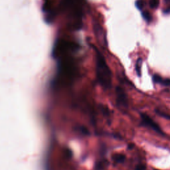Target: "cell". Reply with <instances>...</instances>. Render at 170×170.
Returning <instances> with one entry per match:
<instances>
[{
    "instance_id": "cell-1",
    "label": "cell",
    "mask_w": 170,
    "mask_h": 170,
    "mask_svg": "<svg viewBox=\"0 0 170 170\" xmlns=\"http://www.w3.org/2000/svg\"><path fill=\"white\" fill-rule=\"evenodd\" d=\"M97 73L101 85L104 88H110L112 82L111 71L99 51H97Z\"/></svg>"
},
{
    "instance_id": "cell-2",
    "label": "cell",
    "mask_w": 170,
    "mask_h": 170,
    "mask_svg": "<svg viewBox=\"0 0 170 170\" xmlns=\"http://www.w3.org/2000/svg\"><path fill=\"white\" fill-rule=\"evenodd\" d=\"M64 6L75 28L80 26L83 11L82 0H65Z\"/></svg>"
},
{
    "instance_id": "cell-3",
    "label": "cell",
    "mask_w": 170,
    "mask_h": 170,
    "mask_svg": "<svg viewBox=\"0 0 170 170\" xmlns=\"http://www.w3.org/2000/svg\"><path fill=\"white\" fill-rule=\"evenodd\" d=\"M43 11L47 22H51L55 18V7L51 0H45L43 4Z\"/></svg>"
},
{
    "instance_id": "cell-4",
    "label": "cell",
    "mask_w": 170,
    "mask_h": 170,
    "mask_svg": "<svg viewBox=\"0 0 170 170\" xmlns=\"http://www.w3.org/2000/svg\"><path fill=\"white\" fill-rule=\"evenodd\" d=\"M141 118L143 124L150 127V128L154 130V131L159 133V134H164V133L162 131V129L160 128V127L149 116H147L146 114H141Z\"/></svg>"
},
{
    "instance_id": "cell-5",
    "label": "cell",
    "mask_w": 170,
    "mask_h": 170,
    "mask_svg": "<svg viewBox=\"0 0 170 170\" xmlns=\"http://www.w3.org/2000/svg\"><path fill=\"white\" fill-rule=\"evenodd\" d=\"M118 104L122 107L126 108L128 107V97L124 90L121 87H118L116 88Z\"/></svg>"
},
{
    "instance_id": "cell-6",
    "label": "cell",
    "mask_w": 170,
    "mask_h": 170,
    "mask_svg": "<svg viewBox=\"0 0 170 170\" xmlns=\"http://www.w3.org/2000/svg\"><path fill=\"white\" fill-rule=\"evenodd\" d=\"M113 159L116 163H123L126 159V156L124 154H115L114 157H113Z\"/></svg>"
},
{
    "instance_id": "cell-7",
    "label": "cell",
    "mask_w": 170,
    "mask_h": 170,
    "mask_svg": "<svg viewBox=\"0 0 170 170\" xmlns=\"http://www.w3.org/2000/svg\"><path fill=\"white\" fill-rule=\"evenodd\" d=\"M142 64V59H138L136 65H135V70H136L137 75L139 76H141V66Z\"/></svg>"
},
{
    "instance_id": "cell-8",
    "label": "cell",
    "mask_w": 170,
    "mask_h": 170,
    "mask_svg": "<svg viewBox=\"0 0 170 170\" xmlns=\"http://www.w3.org/2000/svg\"><path fill=\"white\" fill-rule=\"evenodd\" d=\"M142 15L143 18H144L146 21H148V22L152 21V17L151 16V14H150L149 13V12H147V11H144V12H142Z\"/></svg>"
},
{
    "instance_id": "cell-9",
    "label": "cell",
    "mask_w": 170,
    "mask_h": 170,
    "mask_svg": "<svg viewBox=\"0 0 170 170\" xmlns=\"http://www.w3.org/2000/svg\"><path fill=\"white\" fill-rule=\"evenodd\" d=\"M159 0H150V6L153 9L157 8L159 6Z\"/></svg>"
},
{
    "instance_id": "cell-10",
    "label": "cell",
    "mask_w": 170,
    "mask_h": 170,
    "mask_svg": "<svg viewBox=\"0 0 170 170\" xmlns=\"http://www.w3.org/2000/svg\"><path fill=\"white\" fill-rule=\"evenodd\" d=\"M135 7H136L138 9H140V10H142L144 6V2L143 1V0H137V1H135Z\"/></svg>"
},
{
    "instance_id": "cell-11",
    "label": "cell",
    "mask_w": 170,
    "mask_h": 170,
    "mask_svg": "<svg viewBox=\"0 0 170 170\" xmlns=\"http://www.w3.org/2000/svg\"><path fill=\"white\" fill-rule=\"evenodd\" d=\"M162 78L158 75H154L153 76V80H154V83H162Z\"/></svg>"
},
{
    "instance_id": "cell-12",
    "label": "cell",
    "mask_w": 170,
    "mask_h": 170,
    "mask_svg": "<svg viewBox=\"0 0 170 170\" xmlns=\"http://www.w3.org/2000/svg\"><path fill=\"white\" fill-rule=\"evenodd\" d=\"M156 112L159 116H160L166 118V119L170 120V115L167 114H166V113H164V112H162L161 111H159V110H156Z\"/></svg>"
},
{
    "instance_id": "cell-13",
    "label": "cell",
    "mask_w": 170,
    "mask_h": 170,
    "mask_svg": "<svg viewBox=\"0 0 170 170\" xmlns=\"http://www.w3.org/2000/svg\"><path fill=\"white\" fill-rule=\"evenodd\" d=\"M162 85L164 86H170V78H166V79H163L162 81Z\"/></svg>"
},
{
    "instance_id": "cell-14",
    "label": "cell",
    "mask_w": 170,
    "mask_h": 170,
    "mask_svg": "<svg viewBox=\"0 0 170 170\" xmlns=\"http://www.w3.org/2000/svg\"><path fill=\"white\" fill-rule=\"evenodd\" d=\"M135 170H146V166L143 164L137 165L136 167H135Z\"/></svg>"
},
{
    "instance_id": "cell-15",
    "label": "cell",
    "mask_w": 170,
    "mask_h": 170,
    "mask_svg": "<svg viewBox=\"0 0 170 170\" xmlns=\"http://www.w3.org/2000/svg\"><path fill=\"white\" fill-rule=\"evenodd\" d=\"M133 148H134V144H130L128 145V149L131 150V149H133Z\"/></svg>"
},
{
    "instance_id": "cell-16",
    "label": "cell",
    "mask_w": 170,
    "mask_h": 170,
    "mask_svg": "<svg viewBox=\"0 0 170 170\" xmlns=\"http://www.w3.org/2000/svg\"><path fill=\"white\" fill-rule=\"evenodd\" d=\"M165 1V2H166V3H167V4H170V0H164Z\"/></svg>"
}]
</instances>
